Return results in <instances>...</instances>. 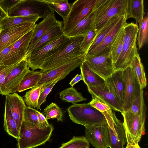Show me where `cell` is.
Segmentation results:
<instances>
[{
  "mask_svg": "<svg viewBox=\"0 0 148 148\" xmlns=\"http://www.w3.org/2000/svg\"><path fill=\"white\" fill-rule=\"evenodd\" d=\"M128 111L140 116L146 117V108L143 89L140 88L136 93L131 106Z\"/></svg>",
  "mask_w": 148,
  "mask_h": 148,
  "instance_id": "cell-33",
  "label": "cell"
},
{
  "mask_svg": "<svg viewBox=\"0 0 148 148\" xmlns=\"http://www.w3.org/2000/svg\"><path fill=\"white\" fill-rule=\"evenodd\" d=\"M26 106L22 97L16 92L5 95V111L10 112L19 130L24 120Z\"/></svg>",
  "mask_w": 148,
  "mask_h": 148,
  "instance_id": "cell-18",
  "label": "cell"
},
{
  "mask_svg": "<svg viewBox=\"0 0 148 148\" xmlns=\"http://www.w3.org/2000/svg\"><path fill=\"white\" fill-rule=\"evenodd\" d=\"M84 54L64 64L46 72L42 73L38 86L48 84L59 77V81L64 78L71 71L80 66L84 60Z\"/></svg>",
  "mask_w": 148,
  "mask_h": 148,
  "instance_id": "cell-14",
  "label": "cell"
},
{
  "mask_svg": "<svg viewBox=\"0 0 148 148\" xmlns=\"http://www.w3.org/2000/svg\"><path fill=\"white\" fill-rule=\"evenodd\" d=\"M18 63L10 65H0V88L7 76Z\"/></svg>",
  "mask_w": 148,
  "mask_h": 148,
  "instance_id": "cell-44",
  "label": "cell"
},
{
  "mask_svg": "<svg viewBox=\"0 0 148 148\" xmlns=\"http://www.w3.org/2000/svg\"><path fill=\"white\" fill-rule=\"evenodd\" d=\"M96 0H77L71 4L65 21L63 23L64 35L66 36L80 21L92 11Z\"/></svg>",
  "mask_w": 148,
  "mask_h": 148,
  "instance_id": "cell-9",
  "label": "cell"
},
{
  "mask_svg": "<svg viewBox=\"0 0 148 148\" xmlns=\"http://www.w3.org/2000/svg\"><path fill=\"white\" fill-rule=\"evenodd\" d=\"M82 80V78L81 75L77 74L70 82L69 84L71 87H73L76 84Z\"/></svg>",
  "mask_w": 148,
  "mask_h": 148,
  "instance_id": "cell-48",
  "label": "cell"
},
{
  "mask_svg": "<svg viewBox=\"0 0 148 148\" xmlns=\"http://www.w3.org/2000/svg\"><path fill=\"white\" fill-rule=\"evenodd\" d=\"M134 145L136 148H141L139 146V145L138 144V143L135 144H134Z\"/></svg>",
  "mask_w": 148,
  "mask_h": 148,
  "instance_id": "cell-52",
  "label": "cell"
},
{
  "mask_svg": "<svg viewBox=\"0 0 148 148\" xmlns=\"http://www.w3.org/2000/svg\"><path fill=\"white\" fill-rule=\"evenodd\" d=\"M105 80L106 84L123 107L125 98L123 70L115 71Z\"/></svg>",
  "mask_w": 148,
  "mask_h": 148,
  "instance_id": "cell-21",
  "label": "cell"
},
{
  "mask_svg": "<svg viewBox=\"0 0 148 148\" xmlns=\"http://www.w3.org/2000/svg\"><path fill=\"white\" fill-rule=\"evenodd\" d=\"M138 27L137 23L134 22L127 23L124 26L122 50L114 64L115 71L123 70L130 66L134 57L138 54L136 45Z\"/></svg>",
  "mask_w": 148,
  "mask_h": 148,
  "instance_id": "cell-3",
  "label": "cell"
},
{
  "mask_svg": "<svg viewBox=\"0 0 148 148\" xmlns=\"http://www.w3.org/2000/svg\"><path fill=\"white\" fill-rule=\"evenodd\" d=\"M144 14V0H127L126 20L133 18L137 23L143 19Z\"/></svg>",
  "mask_w": 148,
  "mask_h": 148,
  "instance_id": "cell-25",
  "label": "cell"
},
{
  "mask_svg": "<svg viewBox=\"0 0 148 148\" xmlns=\"http://www.w3.org/2000/svg\"><path fill=\"white\" fill-rule=\"evenodd\" d=\"M123 16L124 15H116L112 17L97 32L96 35L87 53L93 50L101 43L106 36L112 29Z\"/></svg>",
  "mask_w": 148,
  "mask_h": 148,
  "instance_id": "cell-26",
  "label": "cell"
},
{
  "mask_svg": "<svg viewBox=\"0 0 148 148\" xmlns=\"http://www.w3.org/2000/svg\"><path fill=\"white\" fill-rule=\"evenodd\" d=\"M21 0H0V6L8 14L11 8Z\"/></svg>",
  "mask_w": 148,
  "mask_h": 148,
  "instance_id": "cell-45",
  "label": "cell"
},
{
  "mask_svg": "<svg viewBox=\"0 0 148 148\" xmlns=\"http://www.w3.org/2000/svg\"><path fill=\"white\" fill-rule=\"evenodd\" d=\"M63 24V22L56 19L55 13L49 15L37 24L34 29L26 55L31 52L38 41L46 33L54 27Z\"/></svg>",
  "mask_w": 148,
  "mask_h": 148,
  "instance_id": "cell-20",
  "label": "cell"
},
{
  "mask_svg": "<svg viewBox=\"0 0 148 148\" xmlns=\"http://www.w3.org/2000/svg\"><path fill=\"white\" fill-rule=\"evenodd\" d=\"M47 3L53 11L57 12L62 18L64 22L70 12L71 4L68 0H43Z\"/></svg>",
  "mask_w": 148,
  "mask_h": 148,
  "instance_id": "cell-31",
  "label": "cell"
},
{
  "mask_svg": "<svg viewBox=\"0 0 148 148\" xmlns=\"http://www.w3.org/2000/svg\"><path fill=\"white\" fill-rule=\"evenodd\" d=\"M126 20L125 16H123L114 27L106 36L101 43L93 50L86 54H96L105 48L110 45L115 36L127 23Z\"/></svg>",
  "mask_w": 148,
  "mask_h": 148,
  "instance_id": "cell-24",
  "label": "cell"
},
{
  "mask_svg": "<svg viewBox=\"0 0 148 148\" xmlns=\"http://www.w3.org/2000/svg\"><path fill=\"white\" fill-rule=\"evenodd\" d=\"M80 66L82 80L87 87L96 86L105 83V79L92 71L84 61Z\"/></svg>",
  "mask_w": 148,
  "mask_h": 148,
  "instance_id": "cell-23",
  "label": "cell"
},
{
  "mask_svg": "<svg viewBox=\"0 0 148 148\" xmlns=\"http://www.w3.org/2000/svg\"><path fill=\"white\" fill-rule=\"evenodd\" d=\"M107 123V134L110 148H125L127 142L123 123L112 110L103 113Z\"/></svg>",
  "mask_w": 148,
  "mask_h": 148,
  "instance_id": "cell-11",
  "label": "cell"
},
{
  "mask_svg": "<svg viewBox=\"0 0 148 148\" xmlns=\"http://www.w3.org/2000/svg\"><path fill=\"white\" fill-rule=\"evenodd\" d=\"M39 18L37 15H32L26 16H8L0 22V29L26 23H36Z\"/></svg>",
  "mask_w": 148,
  "mask_h": 148,
  "instance_id": "cell-28",
  "label": "cell"
},
{
  "mask_svg": "<svg viewBox=\"0 0 148 148\" xmlns=\"http://www.w3.org/2000/svg\"><path fill=\"white\" fill-rule=\"evenodd\" d=\"M36 24L26 23L0 30V52L34 29Z\"/></svg>",
  "mask_w": 148,
  "mask_h": 148,
  "instance_id": "cell-13",
  "label": "cell"
},
{
  "mask_svg": "<svg viewBox=\"0 0 148 148\" xmlns=\"http://www.w3.org/2000/svg\"><path fill=\"white\" fill-rule=\"evenodd\" d=\"M36 110L33 108L26 106L24 110V120L26 122L40 125Z\"/></svg>",
  "mask_w": 148,
  "mask_h": 148,
  "instance_id": "cell-42",
  "label": "cell"
},
{
  "mask_svg": "<svg viewBox=\"0 0 148 148\" xmlns=\"http://www.w3.org/2000/svg\"><path fill=\"white\" fill-rule=\"evenodd\" d=\"M141 88L146 87L147 80L144 68L138 54L134 57L130 66Z\"/></svg>",
  "mask_w": 148,
  "mask_h": 148,
  "instance_id": "cell-30",
  "label": "cell"
},
{
  "mask_svg": "<svg viewBox=\"0 0 148 148\" xmlns=\"http://www.w3.org/2000/svg\"><path fill=\"white\" fill-rule=\"evenodd\" d=\"M13 44L5 48L0 52V65H1L8 54Z\"/></svg>",
  "mask_w": 148,
  "mask_h": 148,
  "instance_id": "cell-47",
  "label": "cell"
},
{
  "mask_svg": "<svg viewBox=\"0 0 148 148\" xmlns=\"http://www.w3.org/2000/svg\"><path fill=\"white\" fill-rule=\"evenodd\" d=\"M106 1V0H96L92 11H94L98 9Z\"/></svg>",
  "mask_w": 148,
  "mask_h": 148,
  "instance_id": "cell-49",
  "label": "cell"
},
{
  "mask_svg": "<svg viewBox=\"0 0 148 148\" xmlns=\"http://www.w3.org/2000/svg\"><path fill=\"white\" fill-rule=\"evenodd\" d=\"M70 38L64 35L38 51L26 56L24 60L28 67L33 71L40 69L45 60L63 48Z\"/></svg>",
  "mask_w": 148,
  "mask_h": 148,
  "instance_id": "cell-8",
  "label": "cell"
},
{
  "mask_svg": "<svg viewBox=\"0 0 148 148\" xmlns=\"http://www.w3.org/2000/svg\"><path fill=\"white\" fill-rule=\"evenodd\" d=\"M4 119L3 126L5 130L9 135L17 140L19 138V131L10 111H5Z\"/></svg>",
  "mask_w": 148,
  "mask_h": 148,
  "instance_id": "cell-35",
  "label": "cell"
},
{
  "mask_svg": "<svg viewBox=\"0 0 148 148\" xmlns=\"http://www.w3.org/2000/svg\"><path fill=\"white\" fill-rule=\"evenodd\" d=\"M97 32L92 28L85 34L79 48V51L86 53L95 37Z\"/></svg>",
  "mask_w": 148,
  "mask_h": 148,
  "instance_id": "cell-40",
  "label": "cell"
},
{
  "mask_svg": "<svg viewBox=\"0 0 148 148\" xmlns=\"http://www.w3.org/2000/svg\"><path fill=\"white\" fill-rule=\"evenodd\" d=\"M60 78L59 77L53 82L49 83L41 86L40 93L38 101L37 108L41 110V105L46 101V98L49 94L51 91L55 84L59 81Z\"/></svg>",
  "mask_w": 148,
  "mask_h": 148,
  "instance_id": "cell-41",
  "label": "cell"
},
{
  "mask_svg": "<svg viewBox=\"0 0 148 148\" xmlns=\"http://www.w3.org/2000/svg\"><path fill=\"white\" fill-rule=\"evenodd\" d=\"M34 28L14 44L1 65H13L24 59L26 55Z\"/></svg>",
  "mask_w": 148,
  "mask_h": 148,
  "instance_id": "cell-15",
  "label": "cell"
},
{
  "mask_svg": "<svg viewBox=\"0 0 148 148\" xmlns=\"http://www.w3.org/2000/svg\"><path fill=\"white\" fill-rule=\"evenodd\" d=\"M85 127L86 137L95 148H107L109 147L106 122L98 125Z\"/></svg>",
  "mask_w": 148,
  "mask_h": 148,
  "instance_id": "cell-16",
  "label": "cell"
},
{
  "mask_svg": "<svg viewBox=\"0 0 148 148\" xmlns=\"http://www.w3.org/2000/svg\"><path fill=\"white\" fill-rule=\"evenodd\" d=\"M123 71L125 85V98L123 111L128 110L137 92L141 88L132 67L129 66Z\"/></svg>",
  "mask_w": 148,
  "mask_h": 148,
  "instance_id": "cell-17",
  "label": "cell"
},
{
  "mask_svg": "<svg viewBox=\"0 0 148 148\" xmlns=\"http://www.w3.org/2000/svg\"><path fill=\"white\" fill-rule=\"evenodd\" d=\"M95 12V10L92 11L86 17L79 22L66 36L70 38L84 35L92 29V24Z\"/></svg>",
  "mask_w": 148,
  "mask_h": 148,
  "instance_id": "cell-29",
  "label": "cell"
},
{
  "mask_svg": "<svg viewBox=\"0 0 148 148\" xmlns=\"http://www.w3.org/2000/svg\"><path fill=\"white\" fill-rule=\"evenodd\" d=\"M8 16V14L0 6V22L4 18Z\"/></svg>",
  "mask_w": 148,
  "mask_h": 148,
  "instance_id": "cell-50",
  "label": "cell"
},
{
  "mask_svg": "<svg viewBox=\"0 0 148 148\" xmlns=\"http://www.w3.org/2000/svg\"><path fill=\"white\" fill-rule=\"evenodd\" d=\"M124 26L115 36L111 44L110 55L114 64L122 51L124 36Z\"/></svg>",
  "mask_w": 148,
  "mask_h": 148,
  "instance_id": "cell-32",
  "label": "cell"
},
{
  "mask_svg": "<svg viewBox=\"0 0 148 148\" xmlns=\"http://www.w3.org/2000/svg\"><path fill=\"white\" fill-rule=\"evenodd\" d=\"M92 99L88 103L102 114L112 110L106 103L97 98L92 96Z\"/></svg>",
  "mask_w": 148,
  "mask_h": 148,
  "instance_id": "cell-43",
  "label": "cell"
},
{
  "mask_svg": "<svg viewBox=\"0 0 148 148\" xmlns=\"http://www.w3.org/2000/svg\"><path fill=\"white\" fill-rule=\"evenodd\" d=\"M59 97L63 101L71 103L73 104L87 99L73 87L68 88L60 92L59 93Z\"/></svg>",
  "mask_w": 148,
  "mask_h": 148,
  "instance_id": "cell-34",
  "label": "cell"
},
{
  "mask_svg": "<svg viewBox=\"0 0 148 148\" xmlns=\"http://www.w3.org/2000/svg\"><path fill=\"white\" fill-rule=\"evenodd\" d=\"M63 35L64 34L63 24L54 27L40 38L31 52L28 55L38 51L44 46L56 40Z\"/></svg>",
  "mask_w": 148,
  "mask_h": 148,
  "instance_id": "cell-22",
  "label": "cell"
},
{
  "mask_svg": "<svg viewBox=\"0 0 148 148\" xmlns=\"http://www.w3.org/2000/svg\"><path fill=\"white\" fill-rule=\"evenodd\" d=\"M53 130L51 124L42 126L23 120L17 140L18 148H34L44 144L50 139Z\"/></svg>",
  "mask_w": 148,
  "mask_h": 148,
  "instance_id": "cell-1",
  "label": "cell"
},
{
  "mask_svg": "<svg viewBox=\"0 0 148 148\" xmlns=\"http://www.w3.org/2000/svg\"><path fill=\"white\" fill-rule=\"evenodd\" d=\"M127 0H106L95 10L91 28L97 32L110 18L116 15L125 16Z\"/></svg>",
  "mask_w": 148,
  "mask_h": 148,
  "instance_id": "cell-5",
  "label": "cell"
},
{
  "mask_svg": "<svg viewBox=\"0 0 148 148\" xmlns=\"http://www.w3.org/2000/svg\"><path fill=\"white\" fill-rule=\"evenodd\" d=\"M137 39L138 49L142 48L148 42V14L143 19L138 23Z\"/></svg>",
  "mask_w": 148,
  "mask_h": 148,
  "instance_id": "cell-36",
  "label": "cell"
},
{
  "mask_svg": "<svg viewBox=\"0 0 148 148\" xmlns=\"http://www.w3.org/2000/svg\"><path fill=\"white\" fill-rule=\"evenodd\" d=\"M29 69L24 59L18 62L5 78L0 88V94L5 96L18 92L21 82Z\"/></svg>",
  "mask_w": 148,
  "mask_h": 148,
  "instance_id": "cell-12",
  "label": "cell"
},
{
  "mask_svg": "<svg viewBox=\"0 0 148 148\" xmlns=\"http://www.w3.org/2000/svg\"><path fill=\"white\" fill-rule=\"evenodd\" d=\"M54 13V11L43 0H21L11 8L8 16L13 17L36 14L39 18L43 19Z\"/></svg>",
  "mask_w": 148,
  "mask_h": 148,
  "instance_id": "cell-6",
  "label": "cell"
},
{
  "mask_svg": "<svg viewBox=\"0 0 148 148\" xmlns=\"http://www.w3.org/2000/svg\"><path fill=\"white\" fill-rule=\"evenodd\" d=\"M127 144L134 145L140 142L145 134V118L127 111L121 113Z\"/></svg>",
  "mask_w": 148,
  "mask_h": 148,
  "instance_id": "cell-10",
  "label": "cell"
},
{
  "mask_svg": "<svg viewBox=\"0 0 148 148\" xmlns=\"http://www.w3.org/2000/svg\"><path fill=\"white\" fill-rule=\"evenodd\" d=\"M84 36L70 37L63 48L45 60L40 67V71H47L86 54L79 51Z\"/></svg>",
  "mask_w": 148,
  "mask_h": 148,
  "instance_id": "cell-2",
  "label": "cell"
},
{
  "mask_svg": "<svg viewBox=\"0 0 148 148\" xmlns=\"http://www.w3.org/2000/svg\"><path fill=\"white\" fill-rule=\"evenodd\" d=\"M90 146H86V147H82L78 148H89Z\"/></svg>",
  "mask_w": 148,
  "mask_h": 148,
  "instance_id": "cell-53",
  "label": "cell"
},
{
  "mask_svg": "<svg viewBox=\"0 0 148 148\" xmlns=\"http://www.w3.org/2000/svg\"><path fill=\"white\" fill-rule=\"evenodd\" d=\"M86 146H90V143L85 136H74L59 148H78Z\"/></svg>",
  "mask_w": 148,
  "mask_h": 148,
  "instance_id": "cell-39",
  "label": "cell"
},
{
  "mask_svg": "<svg viewBox=\"0 0 148 148\" xmlns=\"http://www.w3.org/2000/svg\"><path fill=\"white\" fill-rule=\"evenodd\" d=\"M41 88V86H38L26 92L24 100L27 106L34 109L37 108Z\"/></svg>",
  "mask_w": 148,
  "mask_h": 148,
  "instance_id": "cell-37",
  "label": "cell"
},
{
  "mask_svg": "<svg viewBox=\"0 0 148 148\" xmlns=\"http://www.w3.org/2000/svg\"><path fill=\"white\" fill-rule=\"evenodd\" d=\"M36 113L38 118L40 126H47L49 125L45 117L42 113L37 110H36Z\"/></svg>",
  "mask_w": 148,
  "mask_h": 148,
  "instance_id": "cell-46",
  "label": "cell"
},
{
  "mask_svg": "<svg viewBox=\"0 0 148 148\" xmlns=\"http://www.w3.org/2000/svg\"><path fill=\"white\" fill-rule=\"evenodd\" d=\"M111 45L97 53L86 54L84 61L94 72L105 80L114 71L113 63L110 56Z\"/></svg>",
  "mask_w": 148,
  "mask_h": 148,
  "instance_id": "cell-7",
  "label": "cell"
},
{
  "mask_svg": "<svg viewBox=\"0 0 148 148\" xmlns=\"http://www.w3.org/2000/svg\"><path fill=\"white\" fill-rule=\"evenodd\" d=\"M87 88L92 96L95 97L102 101L108 105L112 110L121 113L123 111L122 106L105 83Z\"/></svg>",
  "mask_w": 148,
  "mask_h": 148,
  "instance_id": "cell-19",
  "label": "cell"
},
{
  "mask_svg": "<svg viewBox=\"0 0 148 148\" xmlns=\"http://www.w3.org/2000/svg\"><path fill=\"white\" fill-rule=\"evenodd\" d=\"M47 120L56 119L58 122L62 121L63 113L61 109L55 103L52 102L47 106L43 111Z\"/></svg>",
  "mask_w": 148,
  "mask_h": 148,
  "instance_id": "cell-38",
  "label": "cell"
},
{
  "mask_svg": "<svg viewBox=\"0 0 148 148\" xmlns=\"http://www.w3.org/2000/svg\"><path fill=\"white\" fill-rule=\"evenodd\" d=\"M125 148H136L134 145H130L127 144Z\"/></svg>",
  "mask_w": 148,
  "mask_h": 148,
  "instance_id": "cell-51",
  "label": "cell"
},
{
  "mask_svg": "<svg viewBox=\"0 0 148 148\" xmlns=\"http://www.w3.org/2000/svg\"><path fill=\"white\" fill-rule=\"evenodd\" d=\"M42 74V72L41 71H31L29 69L21 82L18 92H23L38 86V83Z\"/></svg>",
  "mask_w": 148,
  "mask_h": 148,
  "instance_id": "cell-27",
  "label": "cell"
},
{
  "mask_svg": "<svg viewBox=\"0 0 148 148\" xmlns=\"http://www.w3.org/2000/svg\"><path fill=\"white\" fill-rule=\"evenodd\" d=\"M68 111L73 122L84 127L106 122L103 114L88 103L73 104L68 108Z\"/></svg>",
  "mask_w": 148,
  "mask_h": 148,
  "instance_id": "cell-4",
  "label": "cell"
}]
</instances>
